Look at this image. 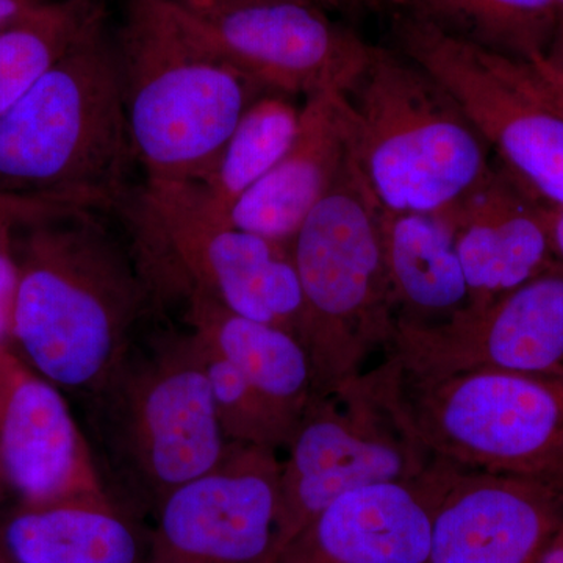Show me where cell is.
<instances>
[{"mask_svg": "<svg viewBox=\"0 0 563 563\" xmlns=\"http://www.w3.org/2000/svg\"><path fill=\"white\" fill-rule=\"evenodd\" d=\"M351 157L346 96L329 91L302 99L301 120L291 146L233 207L229 224L291 244Z\"/></svg>", "mask_w": 563, "mask_h": 563, "instance_id": "cell-18", "label": "cell"}, {"mask_svg": "<svg viewBox=\"0 0 563 563\" xmlns=\"http://www.w3.org/2000/svg\"><path fill=\"white\" fill-rule=\"evenodd\" d=\"M454 470L437 459L415 479L344 493L273 563H429L433 517Z\"/></svg>", "mask_w": 563, "mask_h": 563, "instance_id": "cell-15", "label": "cell"}, {"mask_svg": "<svg viewBox=\"0 0 563 563\" xmlns=\"http://www.w3.org/2000/svg\"><path fill=\"white\" fill-rule=\"evenodd\" d=\"M16 225L0 222V346L13 347L20 266L14 251Z\"/></svg>", "mask_w": 563, "mask_h": 563, "instance_id": "cell-26", "label": "cell"}, {"mask_svg": "<svg viewBox=\"0 0 563 563\" xmlns=\"http://www.w3.org/2000/svg\"><path fill=\"white\" fill-rule=\"evenodd\" d=\"M533 65L563 92V24L558 25L554 38L540 57L533 58Z\"/></svg>", "mask_w": 563, "mask_h": 563, "instance_id": "cell-28", "label": "cell"}, {"mask_svg": "<svg viewBox=\"0 0 563 563\" xmlns=\"http://www.w3.org/2000/svg\"><path fill=\"white\" fill-rule=\"evenodd\" d=\"M280 470L276 451L231 443L163 499L152 563H272Z\"/></svg>", "mask_w": 563, "mask_h": 563, "instance_id": "cell-13", "label": "cell"}, {"mask_svg": "<svg viewBox=\"0 0 563 563\" xmlns=\"http://www.w3.org/2000/svg\"><path fill=\"white\" fill-rule=\"evenodd\" d=\"M117 54L133 157L146 184L206 179L265 91L192 36L169 0H129Z\"/></svg>", "mask_w": 563, "mask_h": 563, "instance_id": "cell-3", "label": "cell"}, {"mask_svg": "<svg viewBox=\"0 0 563 563\" xmlns=\"http://www.w3.org/2000/svg\"><path fill=\"white\" fill-rule=\"evenodd\" d=\"M140 542L110 496L16 504L0 520V563H136Z\"/></svg>", "mask_w": 563, "mask_h": 563, "instance_id": "cell-19", "label": "cell"}, {"mask_svg": "<svg viewBox=\"0 0 563 563\" xmlns=\"http://www.w3.org/2000/svg\"><path fill=\"white\" fill-rule=\"evenodd\" d=\"M0 470L18 504L109 495L65 393L9 346H0Z\"/></svg>", "mask_w": 563, "mask_h": 563, "instance_id": "cell-14", "label": "cell"}, {"mask_svg": "<svg viewBox=\"0 0 563 563\" xmlns=\"http://www.w3.org/2000/svg\"><path fill=\"white\" fill-rule=\"evenodd\" d=\"M380 213L351 157L292 239L302 290L298 339L312 365L313 395H328L361 376L395 336Z\"/></svg>", "mask_w": 563, "mask_h": 563, "instance_id": "cell-6", "label": "cell"}, {"mask_svg": "<svg viewBox=\"0 0 563 563\" xmlns=\"http://www.w3.org/2000/svg\"><path fill=\"white\" fill-rule=\"evenodd\" d=\"M562 520L563 498L543 479L455 466L429 563H540Z\"/></svg>", "mask_w": 563, "mask_h": 563, "instance_id": "cell-16", "label": "cell"}, {"mask_svg": "<svg viewBox=\"0 0 563 563\" xmlns=\"http://www.w3.org/2000/svg\"><path fill=\"white\" fill-rule=\"evenodd\" d=\"M395 47L453 95L496 161L548 206L563 209V92L532 62L391 13Z\"/></svg>", "mask_w": 563, "mask_h": 563, "instance_id": "cell-9", "label": "cell"}, {"mask_svg": "<svg viewBox=\"0 0 563 563\" xmlns=\"http://www.w3.org/2000/svg\"><path fill=\"white\" fill-rule=\"evenodd\" d=\"M81 210L85 209L58 199L0 190V222L16 225L18 229Z\"/></svg>", "mask_w": 563, "mask_h": 563, "instance_id": "cell-27", "label": "cell"}, {"mask_svg": "<svg viewBox=\"0 0 563 563\" xmlns=\"http://www.w3.org/2000/svg\"><path fill=\"white\" fill-rule=\"evenodd\" d=\"M133 157L117 46L106 25L0 117V190L118 210Z\"/></svg>", "mask_w": 563, "mask_h": 563, "instance_id": "cell-2", "label": "cell"}, {"mask_svg": "<svg viewBox=\"0 0 563 563\" xmlns=\"http://www.w3.org/2000/svg\"><path fill=\"white\" fill-rule=\"evenodd\" d=\"M440 214L453 232L468 309L487 306L558 263L544 202L498 161L481 184Z\"/></svg>", "mask_w": 563, "mask_h": 563, "instance_id": "cell-17", "label": "cell"}, {"mask_svg": "<svg viewBox=\"0 0 563 563\" xmlns=\"http://www.w3.org/2000/svg\"><path fill=\"white\" fill-rule=\"evenodd\" d=\"M282 462L273 558L344 493L409 481L437 461L407 429L369 372L313 395Z\"/></svg>", "mask_w": 563, "mask_h": 563, "instance_id": "cell-10", "label": "cell"}, {"mask_svg": "<svg viewBox=\"0 0 563 563\" xmlns=\"http://www.w3.org/2000/svg\"><path fill=\"white\" fill-rule=\"evenodd\" d=\"M336 3L351 7V9L374 11V13L377 11L393 13L398 7L399 0H336Z\"/></svg>", "mask_w": 563, "mask_h": 563, "instance_id": "cell-31", "label": "cell"}, {"mask_svg": "<svg viewBox=\"0 0 563 563\" xmlns=\"http://www.w3.org/2000/svg\"><path fill=\"white\" fill-rule=\"evenodd\" d=\"M396 413L432 457L474 472L544 479L563 463V373L372 369Z\"/></svg>", "mask_w": 563, "mask_h": 563, "instance_id": "cell-7", "label": "cell"}, {"mask_svg": "<svg viewBox=\"0 0 563 563\" xmlns=\"http://www.w3.org/2000/svg\"><path fill=\"white\" fill-rule=\"evenodd\" d=\"M296 99L274 91L257 96L233 129L213 172L199 184L146 185L163 192L196 220L231 225L233 207L291 146L301 120L302 102Z\"/></svg>", "mask_w": 563, "mask_h": 563, "instance_id": "cell-22", "label": "cell"}, {"mask_svg": "<svg viewBox=\"0 0 563 563\" xmlns=\"http://www.w3.org/2000/svg\"><path fill=\"white\" fill-rule=\"evenodd\" d=\"M169 3L192 36L263 91L346 96L372 57V44L309 0H222L207 10Z\"/></svg>", "mask_w": 563, "mask_h": 563, "instance_id": "cell-11", "label": "cell"}, {"mask_svg": "<svg viewBox=\"0 0 563 563\" xmlns=\"http://www.w3.org/2000/svg\"><path fill=\"white\" fill-rule=\"evenodd\" d=\"M173 2L180 3V5L188 7V9L207 10L222 2V0H173Z\"/></svg>", "mask_w": 563, "mask_h": 563, "instance_id": "cell-34", "label": "cell"}, {"mask_svg": "<svg viewBox=\"0 0 563 563\" xmlns=\"http://www.w3.org/2000/svg\"><path fill=\"white\" fill-rule=\"evenodd\" d=\"M543 481L544 483L550 484L551 487H553L554 490L558 492L559 495H561L563 498V463H561V465H559L553 473L548 474Z\"/></svg>", "mask_w": 563, "mask_h": 563, "instance_id": "cell-33", "label": "cell"}, {"mask_svg": "<svg viewBox=\"0 0 563 563\" xmlns=\"http://www.w3.org/2000/svg\"><path fill=\"white\" fill-rule=\"evenodd\" d=\"M393 13L528 62L548 49L558 31L554 0H399Z\"/></svg>", "mask_w": 563, "mask_h": 563, "instance_id": "cell-23", "label": "cell"}, {"mask_svg": "<svg viewBox=\"0 0 563 563\" xmlns=\"http://www.w3.org/2000/svg\"><path fill=\"white\" fill-rule=\"evenodd\" d=\"M309 2L317 3V5L324 7V9H329V7L339 5L336 0H309Z\"/></svg>", "mask_w": 563, "mask_h": 563, "instance_id": "cell-37", "label": "cell"}, {"mask_svg": "<svg viewBox=\"0 0 563 563\" xmlns=\"http://www.w3.org/2000/svg\"><path fill=\"white\" fill-rule=\"evenodd\" d=\"M7 495H9V490H7L5 479H3L2 470H0V501H2Z\"/></svg>", "mask_w": 563, "mask_h": 563, "instance_id": "cell-36", "label": "cell"}, {"mask_svg": "<svg viewBox=\"0 0 563 563\" xmlns=\"http://www.w3.org/2000/svg\"><path fill=\"white\" fill-rule=\"evenodd\" d=\"M540 563H563V520L551 536L547 548H544L542 562Z\"/></svg>", "mask_w": 563, "mask_h": 563, "instance_id": "cell-32", "label": "cell"}, {"mask_svg": "<svg viewBox=\"0 0 563 563\" xmlns=\"http://www.w3.org/2000/svg\"><path fill=\"white\" fill-rule=\"evenodd\" d=\"M385 357L415 376L563 373L562 263L481 309L465 307L439 324H396Z\"/></svg>", "mask_w": 563, "mask_h": 563, "instance_id": "cell-12", "label": "cell"}, {"mask_svg": "<svg viewBox=\"0 0 563 563\" xmlns=\"http://www.w3.org/2000/svg\"><path fill=\"white\" fill-rule=\"evenodd\" d=\"M380 243L396 324H439L468 306V285L442 214L383 210Z\"/></svg>", "mask_w": 563, "mask_h": 563, "instance_id": "cell-20", "label": "cell"}, {"mask_svg": "<svg viewBox=\"0 0 563 563\" xmlns=\"http://www.w3.org/2000/svg\"><path fill=\"white\" fill-rule=\"evenodd\" d=\"M346 101L352 158L385 211L443 213L492 172L453 95L396 47L373 46Z\"/></svg>", "mask_w": 563, "mask_h": 563, "instance_id": "cell-5", "label": "cell"}, {"mask_svg": "<svg viewBox=\"0 0 563 563\" xmlns=\"http://www.w3.org/2000/svg\"><path fill=\"white\" fill-rule=\"evenodd\" d=\"M555 14H558V25L563 24V0H554Z\"/></svg>", "mask_w": 563, "mask_h": 563, "instance_id": "cell-35", "label": "cell"}, {"mask_svg": "<svg viewBox=\"0 0 563 563\" xmlns=\"http://www.w3.org/2000/svg\"><path fill=\"white\" fill-rule=\"evenodd\" d=\"M184 301L188 329L196 339L299 424L313 396L312 365L301 340L285 329L233 313L201 292H191Z\"/></svg>", "mask_w": 563, "mask_h": 563, "instance_id": "cell-21", "label": "cell"}, {"mask_svg": "<svg viewBox=\"0 0 563 563\" xmlns=\"http://www.w3.org/2000/svg\"><path fill=\"white\" fill-rule=\"evenodd\" d=\"M198 343L225 439L231 443L266 448L276 453L287 450L298 422L277 409L231 363L214 354L199 340Z\"/></svg>", "mask_w": 563, "mask_h": 563, "instance_id": "cell-25", "label": "cell"}, {"mask_svg": "<svg viewBox=\"0 0 563 563\" xmlns=\"http://www.w3.org/2000/svg\"><path fill=\"white\" fill-rule=\"evenodd\" d=\"M84 399L111 479L157 509L169 493L213 470L231 446L190 329L133 340L106 383Z\"/></svg>", "mask_w": 563, "mask_h": 563, "instance_id": "cell-4", "label": "cell"}, {"mask_svg": "<svg viewBox=\"0 0 563 563\" xmlns=\"http://www.w3.org/2000/svg\"><path fill=\"white\" fill-rule=\"evenodd\" d=\"M106 0H46L0 31V117L58 62L106 25Z\"/></svg>", "mask_w": 563, "mask_h": 563, "instance_id": "cell-24", "label": "cell"}, {"mask_svg": "<svg viewBox=\"0 0 563 563\" xmlns=\"http://www.w3.org/2000/svg\"><path fill=\"white\" fill-rule=\"evenodd\" d=\"M544 213H547L555 258L563 265V209L544 203Z\"/></svg>", "mask_w": 563, "mask_h": 563, "instance_id": "cell-30", "label": "cell"}, {"mask_svg": "<svg viewBox=\"0 0 563 563\" xmlns=\"http://www.w3.org/2000/svg\"><path fill=\"white\" fill-rule=\"evenodd\" d=\"M46 0H0V31L24 20Z\"/></svg>", "mask_w": 563, "mask_h": 563, "instance_id": "cell-29", "label": "cell"}, {"mask_svg": "<svg viewBox=\"0 0 563 563\" xmlns=\"http://www.w3.org/2000/svg\"><path fill=\"white\" fill-rule=\"evenodd\" d=\"M13 351L63 393L98 390L136 339L150 287L92 210L16 229Z\"/></svg>", "mask_w": 563, "mask_h": 563, "instance_id": "cell-1", "label": "cell"}, {"mask_svg": "<svg viewBox=\"0 0 563 563\" xmlns=\"http://www.w3.org/2000/svg\"><path fill=\"white\" fill-rule=\"evenodd\" d=\"M118 211L154 301L201 292L233 313L298 336L302 290L291 244L196 220L147 185Z\"/></svg>", "mask_w": 563, "mask_h": 563, "instance_id": "cell-8", "label": "cell"}]
</instances>
